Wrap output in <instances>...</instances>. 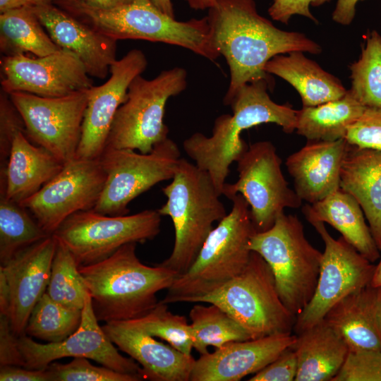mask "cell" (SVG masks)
Returning <instances> with one entry per match:
<instances>
[{
	"mask_svg": "<svg viewBox=\"0 0 381 381\" xmlns=\"http://www.w3.org/2000/svg\"><path fill=\"white\" fill-rule=\"evenodd\" d=\"M136 243L123 245L99 262L78 267L99 321L140 318L159 303L178 274L157 264L148 266L136 255Z\"/></svg>",
	"mask_w": 381,
	"mask_h": 381,
	"instance_id": "3957f363",
	"label": "cell"
},
{
	"mask_svg": "<svg viewBox=\"0 0 381 381\" xmlns=\"http://www.w3.org/2000/svg\"><path fill=\"white\" fill-rule=\"evenodd\" d=\"M340 188L359 203L381 250V150L349 144L341 169Z\"/></svg>",
	"mask_w": 381,
	"mask_h": 381,
	"instance_id": "484cf974",
	"label": "cell"
},
{
	"mask_svg": "<svg viewBox=\"0 0 381 381\" xmlns=\"http://www.w3.org/2000/svg\"><path fill=\"white\" fill-rule=\"evenodd\" d=\"M206 17L215 46L229 68L223 99L226 106L247 83L261 79L272 83L264 68L274 56L294 51L322 52L321 47L303 33L282 30L260 16L255 0H216Z\"/></svg>",
	"mask_w": 381,
	"mask_h": 381,
	"instance_id": "6da1fadb",
	"label": "cell"
},
{
	"mask_svg": "<svg viewBox=\"0 0 381 381\" xmlns=\"http://www.w3.org/2000/svg\"><path fill=\"white\" fill-rule=\"evenodd\" d=\"M380 288V294H381V287H379Z\"/></svg>",
	"mask_w": 381,
	"mask_h": 381,
	"instance_id": "f5cc1de1",
	"label": "cell"
},
{
	"mask_svg": "<svg viewBox=\"0 0 381 381\" xmlns=\"http://www.w3.org/2000/svg\"><path fill=\"white\" fill-rule=\"evenodd\" d=\"M207 304H196L189 312L193 347L200 355L207 353L209 346L219 349L229 342L251 339L248 332L222 308Z\"/></svg>",
	"mask_w": 381,
	"mask_h": 381,
	"instance_id": "1f68e13d",
	"label": "cell"
},
{
	"mask_svg": "<svg viewBox=\"0 0 381 381\" xmlns=\"http://www.w3.org/2000/svg\"><path fill=\"white\" fill-rule=\"evenodd\" d=\"M355 98L366 108L381 110V35L373 30L366 37L358 61L349 66Z\"/></svg>",
	"mask_w": 381,
	"mask_h": 381,
	"instance_id": "e575fe53",
	"label": "cell"
},
{
	"mask_svg": "<svg viewBox=\"0 0 381 381\" xmlns=\"http://www.w3.org/2000/svg\"><path fill=\"white\" fill-rule=\"evenodd\" d=\"M56 243L50 235L0 265V314L18 337L25 334L32 309L47 291Z\"/></svg>",
	"mask_w": 381,
	"mask_h": 381,
	"instance_id": "2e32d148",
	"label": "cell"
},
{
	"mask_svg": "<svg viewBox=\"0 0 381 381\" xmlns=\"http://www.w3.org/2000/svg\"><path fill=\"white\" fill-rule=\"evenodd\" d=\"M348 147L345 138L308 141L286 158V169L302 201L313 204L340 188L341 169Z\"/></svg>",
	"mask_w": 381,
	"mask_h": 381,
	"instance_id": "603a6c76",
	"label": "cell"
},
{
	"mask_svg": "<svg viewBox=\"0 0 381 381\" xmlns=\"http://www.w3.org/2000/svg\"><path fill=\"white\" fill-rule=\"evenodd\" d=\"M47 370L52 381H140L138 376L92 365L86 358H74L68 363H51Z\"/></svg>",
	"mask_w": 381,
	"mask_h": 381,
	"instance_id": "74e56055",
	"label": "cell"
},
{
	"mask_svg": "<svg viewBox=\"0 0 381 381\" xmlns=\"http://www.w3.org/2000/svg\"><path fill=\"white\" fill-rule=\"evenodd\" d=\"M358 1L364 0H337L332 13V20L342 25H349L356 14V6Z\"/></svg>",
	"mask_w": 381,
	"mask_h": 381,
	"instance_id": "bcb514c9",
	"label": "cell"
},
{
	"mask_svg": "<svg viewBox=\"0 0 381 381\" xmlns=\"http://www.w3.org/2000/svg\"><path fill=\"white\" fill-rule=\"evenodd\" d=\"M56 0H0V13L23 7H36L53 4Z\"/></svg>",
	"mask_w": 381,
	"mask_h": 381,
	"instance_id": "7dc6e473",
	"label": "cell"
},
{
	"mask_svg": "<svg viewBox=\"0 0 381 381\" xmlns=\"http://www.w3.org/2000/svg\"><path fill=\"white\" fill-rule=\"evenodd\" d=\"M98 322L89 294L82 309L78 328L64 340L40 344L26 334L18 337L24 367L46 370L51 363L62 358H86L116 371L145 379L142 368L132 358L125 357L118 351Z\"/></svg>",
	"mask_w": 381,
	"mask_h": 381,
	"instance_id": "e0dca14e",
	"label": "cell"
},
{
	"mask_svg": "<svg viewBox=\"0 0 381 381\" xmlns=\"http://www.w3.org/2000/svg\"><path fill=\"white\" fill-rule=\"evenodd\" d=\"M109 339L142 368L152 381H190L195 362L171 345L155 339L129 320L110 321L102 326Z\"/></svg>",
	"mask_w": 381,
	"mask_h": 381,
	"instance_id": "7402d4cb",
	"label": "cell"
},
{
	"mask_svg": "<svg viewBox=\"0 0 381 381\" xmlns=\"http://www.w3.org/2000/svg\"><path fill=\"white\" fill-rule=\"evenodd\" d=\"M332 381H381V350L349 351Z\"/></svg>",
	"mask_w": 381,
	"mask_h": 381,
	"instance_id": "f35d334b",
	"label": "cell"
},
{
	"mask_svg": "<svg viewBox=\"0 0 381 381\" xmlns=\"http://www.w3.org/2000/svg\"><path fill=\"white\" fill-rule=\"evenodd\" d=\"M147 65L145 54L131 49L110 66V76L104 83L90 88L76 158L95 159L101 156L116 113L127 99L129 85Z\"/></svg>",
	"mask_w": 381,
	"mask_h": 381,
	"instance_id": "d6986e66",
	"label": "cell"
},
{
	"mask_svg": "<svg viewBox=\"0 0 381 381\" xmlns=\"http://www.w3.org/2000/svg\"><path fill=\"white\" fill-rule=\"evenodd\" d=\"M153 4L163 13L174 18L171 0H151Z\"/></svg>",
	"mask_w": 381,
	"mask_h": 381,
	"instance_id": "681fc988",
	"label": "cell"
},
{
	"mask_svg": "<svg viewBox=\"0 0 381 381\" xmlns=\"http://www.w3.org/2000/svg\"><path fill=\"white\" fill-rule=\"evenodd\" d=\"M25 366V360L18 346V337L11 330L7 317L0 314V366Z\"/></svg>",
	"mask_w": 381,
	"mask_h": 381,
	"instance_id": "ee69618b",
	"label": "cell"
},
{
	"mask_svg": "<svg viewBox=\"0 0 381 381\" xmlns=\"http://www.w3.org/2000/svg\"><path fill=\"white\" fill-rule=\"evenodd\" d=\"M293 333L227 343L195 360L190 381H238L255 374L296 342Z\"/></svg>",
	"mask_w": 381,
	"mask_h": 381,
	"instance_id": "ffe728a7",
	"label": "cell"
},
{
	"mask_svg": "<svg viewBox=\"0 0 381 381\" xmlns=\"http://www.w3.org/2000/svg\"><path fill=\"white\" fill-rule=\"evenodd\" d=\"M0 67L1 89L8 94L24 92L58 97L94 86L83 62L64 49L44 56H2Z\"/></svg>",
	"mask_w": 381,
	"mask_h": 381,
	"instance_id": "ac0fdd59",
	"label": "cell"
},
{
	"mask_svg": "<svg viewBox=\"0 0 381 381\" xmlns=\"http://www.w3.org/2000/svg\"><path fill=\"white\" fill-rule=\"evenodd\" d=\"M229 199L233 203L230 212L213 228L191 266L176 277L159 302L194 303L246 268L252 252L249 241L256 231L245 198L236 194Z\"/></svg>",
	"mask_w": 381,
	"mask_h": 381,
	"instance_id": "8992f818",
	"label": "cell"
},
{
	"mask_svg": "<svg viewBox=\"0 0 381 381\" xmlns=\"http://www.w3.org/2000/svg\"><path fill=\"white\" fill-rule=\"evenodd\" d=\"M187 86V72L181 67L162 71L151 80L139 75L129 85L126 101L118 109L106 147L150 152L168 138L164 122L168 99Z\"/></svg>",
	"mask_w": 381,
	"mask_h": 381,
	"instance_id": "9c48e42d",
	"label": "cell"
},
{
	"mask_svg": "<svg viewBox=\"0 0 381 381\" xmlns=\"http://www.w3.org/2000/svg\"><path fill=\"white\" fill-rule=\"evenodd\" d=\"M89 90L58 97L8 95L23 119L27 138L66 164L76 157Z\"/></svg>",
	"mask_w": 381,
	"mask_h": 381,
	"instance_id": "4fadbf2b",
	"label": "cell"
},
{
	"mask_svg": "<svg viewBox=\"0 0 381 381\" xmlns=\"http://www.w3.org/2000/svg\"><path fill=\"white\" fill-rule=\"evenodd\" d=\"M296 335L295 381H332L349 351L343 338L324 320Z\"/></svg>",
	"mask_w": 381,
	"mask_h": 381,
	"instance_id": "83f0119b",
	"label": "cell"
},
{
	"mask_svg": "<svg viewBox=\"0 0 381 381\" xmlns=\"http://www.w3.org/2000/svg\"><path fill=\"white\" fill-rule=\"evenodd\" d=\"M281 164L270 141L256 142L237 162L238 180L223 188L222 195L227 198L240 194L247 201L256 232L271 228L284 208L301 206L302 200L289 186Z\"/></svg>",
	"mask_w": 381,
	"mask_h": 381,
	"instance_id": "7c38bea8",
	"label": "cell"
},
{
	"mask_svg": "<svg viewBox=\"0 0 381 381\" xmlns=\"http://www.w3.org/2000/svg\"><path fill=\"white\" fill-rule=\"evenodd\" d=\"M272 84L261 79L244 85L229 104L233 114L218 116L210 136L196 132L183 142L186 155L209 173L221 195L231 164L237 162L249 147L241 138L243 131L269 123L281 126L286 133L296 130L297 110L271 99L267 90Z\"/></svg>",
	"mask_w": 381,
	"mask_h": 381,
	"instance_id": "7a4b0ae2",
	"label": "cell"
},
{
	"mask_svg": "<svg viewBox=\"0 0 381 381\" xmlns=\"http://www.w3.org/2000/svg\"><path fill=\"white\" fill-rule=\"evenodd\" d=\"M329 1L330 0H274L268 8V13L273 20L284 24H288L294 15L307 17L314 23H318L310 11V6H320Z\"/></svg>",
	"mask_w": 381,
	"mask_h": 381,
	"instance_id": "7bdbcfd3",
	"label": "cell"
},
{
	"mask_svg": "<svg viewBox=\"0 0 381 381\" xmlns=\"http://www.w3.org/2000/svg\"><path fill=\"white\" fill-rule=\"evenodd\" d=\"M344 138L350 145L381 150V110L366 108L349 126Z\"/></svg>",
	"mask_w": 381,
	"mask_h": 381,
	"instance_id": "60d3db41",
	"label": "cell"
},
{
	"mask_svg": "<svg viewBox=\"0 0 381 381\" xmlns=\"http://www.w3.org/2000/svg\"><path fill=\"white\" fill-rule=\"evenodd\" d=\"M82 310L65 306L45 292L28 319L25 334L47 343L61 341L78 328Z\"/></svg>",
	"mask_w": 381,
	"mask_h": 381,
	"instance_id": "836d02e7",
	"label": "cell"
},
{
	"mask_svg": "<svg viewBox=\"0 0 381 381\" xmlns=\"http://www.w3.org/2000/svg\"><path fill=\"white\" fill-rule=\"evenodd\" d=\"M107 175L98 159L75 158L35 195L20 205L49 235L71 215L93 210Z\"/></svg>",
	"mask_w": 381,
	"mask_h": 381,
	"instance_id": "9a60e30c",
	"label": "cell"
},
{
	"mask_svg": "<svg viewBox=\"0 0 381 381\" xmlns=\"http://www.w3.org/2000/svg\"><path fill=\"white\" fill-rule=\"evenodd\" d=\"M186 1L195 10L209 9L216 3V0H186Z\"/></svg>",
	"mask_w": 381,
	"mask_h": 381,
	"instance_id": "f907efd6",
	"label": "cell"
},
{
	"mask_svg": "<svg viewBox=\"0 0 381 381\" xmlns=\"http://www.w3.org/2000/svg\"><path fill=\"white\" fill-rule=\"evenodd\" d=\"M98 9H109L129 2L131 0H64Z\"/></svg>",
	"mask_w": 381,
	"mask_h": 381,
	"instance_id": "c3c4849f",
	"label": "cell"
},
{
	"mask_svg": "<svg viewBox=\"0 0 381 381\" xmlns=\"http://www.w3.org/2000/svg\"><path fill=\"white\" fill-rule=\"evenodd\" d=\"M154 337L160 338L187 356H192L193 338L190 325L184 315L169 311L168 304L159 301L145 315L129 320Z\"/></svg>",
	"mask_w": 381,
	"mask_h": 381,
	"instance_id": "8d00e7d4",
	"label": "cell"
},
{
	"mask_svg": "<svg viewBox=\"0 0 381 381\" xmlns=\"http://www.w3.org/2000/svg\"><path fill=\"white\" fill-rule=\"evenodd\" d=\"M56 2L96 31L117 41L163 42L186 48L212 61L220 56L206 16L179 21L160 11L151 0H131L109 9L64 0Z\"/></svg>",
	"mask_w": 381,
	"mask_h": 381,
	"instance_id": "277c9868",
	"label": "cell"
},
{
	"mask_svg": "<svg viewBox=\"0 0 381 381\" xmlns=\"http://www.w3.org/2000/svg\"><path fill=\"white\" fill-rule=\"evenodd\" d=\"M292 346L284 350L273 361L248 380L295 381L298 362L296 351Z\"/></svg>",
	"mask_w": 381,
	"mask_h": 381,
	"instance_id": "b9f144b4",
	"label": "cell"
},
{
	"mask_svg": "<svg viewBox=\"0 0 381 381\" xmlns=\"http://www.w3.org/2000/svg\"><path fill=\"white\" fill-rule=\"evenodd\" d=\"M161 216L157 210L119 216L80 211L68 217L52 235L70 250L78 267L88 265L125 244L154 239L160 232Z\"/></svg>",
	"mask_w": 381,
	"mask_h": 381,
	"instance_id": "8fae6325",
	"label": "cell"
},
{
	"mask_svg": "<svg viewBox=\"0 0 381 381\" xmlns=\"http://www.w3.org/2000/svg\"><path fill=\"white\" fill-rule=\"evenodd\" d=\"M64 163L18 132L6 169L0 172V193L21 204L35 195L63 168Z\"/></svg>",
	"mask_w": 381,
	"mask_h": 381,
	"instance_id": "cb8c5ba5",
	"label": "cell"
},
{
	"mask_svg": "<svg viewBox=\"0 0 381 381\" xmlns=\"http://www.w3.org/2000/svg\"><path fill=\"white\" fill-rule=\"evenodd\" d=\"M60 48L54 42L32 7L7 11L0 15V51L3 56L30 53L44 56Z\"/></svg>",
	"mask_w": 381,
	"mask_h": 381,
	"instance_id": "4dcf8cb0",
	"label": "cell"
},
{
	"mask_svg": "<svg viewBox=\"0 0 381 381\" xmlns=\"http://www.w3.org/2000/svg\"><path fill=\"white\" fill-rule=\"evenodd\" d=\"M54 42L75 54L90 76L104 79L116 60L117 40L53 4L32 7Z\"/></svg>",
	"mask_w": 381,
	"mask_h": 381,
	"instance_id": "44dd1931",
	"label": "cell"
},
{
	"mask_svg": "<svg viewBox=\"0 0 381 381\" xmlns=\"http://www.w3.org/2000/svg\"><path fill=\"white\" fill-rule=\"evenodd\" d=\"M20 131H25L23 119L9 95L1 89L0 172L6 169L13 139Z\"/></svg>",
	"mask_w": 381,
	"mask_h": 381,
	"instance_id": "ab89813d",
	"label": "cell"
},
{
	"mask_svg": "<svg viewBox=\"0 0 381 381\" xmlns=\"http://www.w3.org/2000/svg\"><path fill=\"white\" fill-rule=\"evenodd\" d=\"M365 109L349 90L340 99L297 110L295 131L308 141L344 138L349 126Z\"/></svg>",
	"mask_w": 381,
	"mask_h": 381,
	"instance_id": "f546056e",
	"label": "cell"
},
{
	"mask_svg": "<svg viewBox=\"0 0 381 381\" xmlns=\"http://www.w3.org/2000/svg\"><path fill=\"white\" fill-rule=\"evenodd\" d=\"M248 247L268 264L282 302L297 316L314 294L322 258L306 238L301 220L281 213L271 228L251 236Z\"/></svg>",
	"mask_w": 381,
	"mask_h": 381,
	"instance_id": "52a82bcc",
	"label": "cell"
},
{
	"mask_svg": "<svg viewBox=\"0 0 381 381\" xmlns=\"http://www.w3.org/2000/svg\"><path fill=\"white\" fill-rule=\"evenodd\" d=\"M302 212L311 224L327 223L371 262L380 257V250L365 222L364 213L357 200L349 193L339 188L324 199L306 203Z\"/></svg>",
	"mask_w": 381,
	"mask_h": 381,
	"instance_id": "4316f807",
	"label": "cell"
},
{
	"mask_svg": "<svg viewBox=\"0 0 381 381\" xmlns=\"http://www.w3.org/2000/svg\"><path fill=\"white\" fill-rule=\"evenodd\" d=\"M49 236L25 207L0 193L1 265Z\"/></svg>",
	"mask_w": 381,
	"mask_h": 381,
	"instance_id": "d6a6232c",
	"label": "cell"
},
{
	"mask_svg": "<svg viewBox=\"0 0 381 381\" xmlns=\"http://www.w3.org/2000/svg\"><path fill=\"white\" fill-rule=\"evenodd\" d=\"M176 143L167 138L149 153L105 147L99 159L107 179L93 209L107 215L129 213V203L156 184L172 179L181 159Z\"/></svg>",
	"mask_w": 381,
	"mask_h": 381,
	"instance_id": "30bf717a",
	"label": "cell"
},
{
	"mask_svg": "<svg viewBox=\"0 0 381 381\" xmlns=\"http://www.w3.org/2000/svg\"><path fill=\"white\" fill-rule=\"evenodd\" d=\"M325 244L314 294L296 318V334L322 321L329 309L347 295L370 284L375 265L342 236L334 238L325 223L311 224Z\"/></svg>",
	"mask_w": 381,
	"mask_h": 381,
	"instance_id": "5bb4252c",
	"label": "cell"
},
{
	"mask_svg": "<svg viewBox=\"0 0 381 381\" xmlns=\"http://www.w3.org/2000/svg\"><path fill=\"white\" fill-rule=\"evenodd\" d=\"M56 241L46 292L54 301L65 306L82 310L89 295L85 279L72 253Z\"/></svg>",
	"mask_w": 381,
	"mask_h": 381,
	"instance_id": "d590c367",
	"label": "cell"
},
{
	"mask_svg": "<svg viewBox=\"0 0 381 381\" xmlns=\"http://www.w3.org/2000/svg\"><path fill=\"white\" fill-rule=\"evenodd\" d=\"M343 338L349 351L381 350V294L370 284L334 304L323 319Z\"/></svg>",
	"mask_w": 381,
	"mask_h": 381,
	"instance_id": "d4e9b609",
	"label": "cell"
},
{
	"mask_svg": "<svg viewBox=\"0 0 381 381\" xmlns=\"http://www.w3.org/2000/svg\"><path fill=\"white\" fill-rule=\"evenodd\" d=\"M198 302L222 308L252 339L294 332L296 316L282 302L270 266L254 251L241 273Z\"/></svg>",
	"mask_w": 381,
	"mask_h": 381,
	"instance_id": "ba28073f",
	"label": "cell"
},
{
	"mask_svg": "<svg viewBox=\"0 0 381 381\" xmlns=\"http://www.w3.org/2000/svg\"><path fill=\"white\" fill-rule=\"evenodd\" d=\"M1 381H52L46 370H33L18 365H1Z\"/></svg>",
	"mask_w": 381,
	"mask_h": 381,
	"instance_id": "f6af8a7d",
	"label": "cell"
},
{
	"mask_svg": "<svg viewBox=\"0 0 381 381\" xmlns=\"http://www.w3.org/2000/svg\"><path fill=\"white\" fill-rule=\"evenodd\" d=\"M162 191L167 201L157 211L171 218L175 240L171 255L159 265L179 275L191 266L214 223L227 214L226 210L209 173L183 158Z\"/></svg>",
	"mask_w": 381,
	"mask_h": 381,
	"instance_id": "5b68a950",
	"label": "cell"
},
{
	"mask_svg": "<svg viewBox=\"0 0 381 381\" xmlns=\"http://www.w3.org/2000/svg\"><path fill=\"white\" fill-rule=\"evenodd\" d=\"M370 285L374 287H381V258L378 264L375 265Z\"/></svg>",
	"mask_w": 381,
	"mask_h": 381,
	"instance_id": "816d5d0a",
	"label": "cell"
},
{
	"mask_svg": "<svg viewBox=\"0 0 381 381\" xmlns=\"http://www.w3.org/2000/svg\"><path fill=\"white\" fill-rule=\"evenodd\" d=\"M264 70L291 84L299 93L303 107L340 99L348 91L337 78L307 58L303 52L276 55L266 64Z\"/></svg>",
	"mask_w": 381,
	"mask_h": 381,
	"instance_id": "f1b7e54d",
	"label": "cell"
}]
</instances>
